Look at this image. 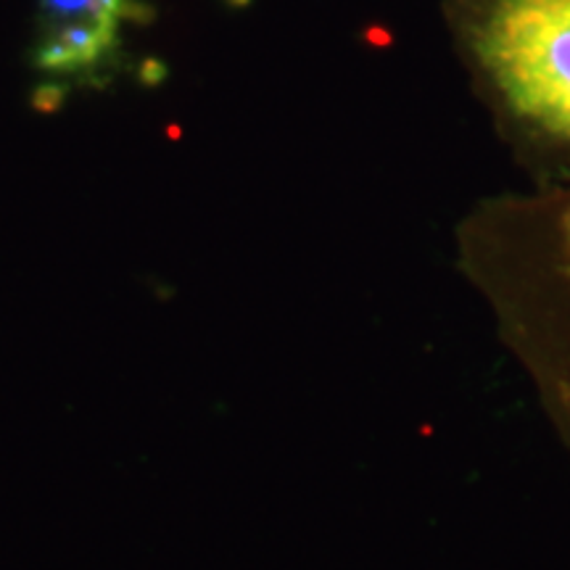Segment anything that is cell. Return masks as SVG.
Wrapping results in <instances>:
<instances>
[{
	"instance_id": "6da1fadb",
	"label": "cell",
	"mask_w": 570,
	"mask_h": 570,
	"mask_svg": "<svg viewBox=\"0 0 570 570\" xmlns=\"http://www.w3.org/2000/svg\"><path fill=\"white\" fill-rule=\"evenodd\" d=\"M470 48L518 117L570 142V0H483Z\"/></svg>"
},
{
	"instance_id": "7a4b0ae2",
	"label": "cell",
	"mask_w": 570,
	"mask_h": 570,
	"mask_svg": "<svg viewBox=\"0 0 570 570\" xmlns=\"http://www.w3.org/2000/svg\"><path fill=\"white\" fill-rule=\"evenodd\" d=\"M151 19L140 0H40L35 67L85 75L109 63L125 21Z\"/></svg>"
},
{
	"instance_id": "3957f363",
	"label": "cell",
	"mask_w": 570,
	"mask_h": 570,
	"mask_svg": "<svg viewBox=\"0 0 570 570\" xmlns=\"http://www.w3.org/2000/svg\"><path fill=\"white\" fill-rule=\"evenodd\" d=\"M63 96H67V90H63L61 85H40V88L32 92V106L46 114L59 111L63 104Z\"/></svg>"
},
{
	"instance_id": "277c9868",
	"label": "cell",
	"mask_w": 570,
	"mask_h": 570,
	"mask_svg": "<svg viewBox=\"0 0 570 570\" xmlns=\"http://www.w3.org/2000/svg\"><path fill=\"white\" fill-rule=\"evenodd\" d=\"M164 77H167V69H164V63H159V61H148L146 67H142V80H146L148 85L161 82Z\"/></svg>"
}]
</instances>
